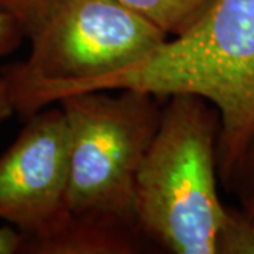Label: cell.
Masks as SVG:
<instances>
[{
	"mask_svg": "<svg viewBox=\"0 0 254 254\" xmlns=\"http://www.w3.org/2000/svg\"><path fill=\"white\" fill-rule=\"evenodd\" d=\"M123 88L193 93L212 103L220 116L218 175L227 188L254 133V0H215L185 34L86 91Z\"/></svg>",
	"mask_w": 254,
	"mask_h": 254,
	"instance_id": "obj_1",
	"label": "cell"
},
{
	"mask_svg": "<svg viewBox=\"0 0 254 254\" xmlns=\"http://www.w3.org/2000/svg\"><path fill=\"white\" fill-rule=\"evenodd\" d=\"M26 37L27 60L1 72L24 118L140 64L170 38L116 0H46Z\"/></svg>",
	"mask_w": 254,
	"mask_h": 254,
	"instance_id": "obj_2",
	"label": "cell"
},
{
	"mask_svg": "<svg viewBox=\"0 0 254 254\" xmlns=\"http://www.w3.org/2000/svg\"><path fill=\"white\" fill-rule=\"evenodd\" d=\"M136 180L138 226L174 254H215L225 205L218 193L220 116L208 100L174 93Z\"/></svg>",
	"mask_w": 254,
	"mask_h": 254,
	"instance_id": "obj_3",
	"label": "cell"
},
{
	"mask_svg": "<svg viewBox=\"0 0 254 254\" xmlns=\"http://www.w3.org/2000/svg\"><path fill=\"white\" fill-rule=\"evenodd\" d=\"M118 91L76 92L57 100L69 134L66 219L143 233L136 180L163 108L151 92Z\"/></svg>",
	"mask_w": 254,
	"mask_h": 254,
	"instance_id": "obj_4",
	"label": "cell"
},
{
	"mask_svg": "<svg viewBox=\"0 0 254 254\" xmlns=\"http://www.w3.org/2000/svg\"><path fill=\"white\" fill-rule=\"evenodd\" d=\"M0 155V219L24 235L23 253L66 220L69 134L64 110L43 108Z\"/></svg>",
	"mask_w": 254,
	"mask_h": 254,
	"instance_id": "obj_5",
	"label": "cell"
},
{
	"mask_svg": "<svg viewBox=\"0 0 254 254\" xmlns=\"http://www.w3.org/2000/svg\"><path fill=\"white\" fill-rule=\"evenodd\" d=\"M141 16L170 38L185 34L213 4L215 0H116Z\"/></svg>",
	"mask_w": 254,
	"mask_h": 254,
	"instance_id": "obj_6",
	"label": "cell"
},
{
	"mask_svg": "<svg viewBox=\"0 0 254 254\" xmlns=\"http://www.w3.org/2000/svg\"><path fill=\"white\" fill-rule=\"evenodd\" d=\"M215 254H254V216L242 208H225Z\"/></svg>",
	"mask_w": 254,
	"mask_h": 254,
	"instance_id": "obj_7",
	"label": "cell"
},
{
	"mask_svg": "<svg viewBox=\"0 0 254 254\" xmlns=\"http://www.w3.org/2000/svg\"><path fill=\"white\" fill-rule=\"evenodd\" d=\"M227 190L236 196L240 208L254 216V133Z\"/></svg>",
	"mask_w": 254,
	"mask_h": 254,
	"instance_id": "obj_8",
	"label": "cell"
},
{
	"mask_svg": "<svg viewBox=\"0 0 254 254\" xmlns=\"http://www.w3.org/2000/svg\"><path fill=\"white\" fill-rule=\"evenodd\" d=\"M24 37L23 24L13 14L0 10V57L13 53Z\"/></svg>",
	"mask_w": 254,
	"mask_h": 254,
	"instance_id": "obj_9",
	"label": "cell"
},
{
	"mask_svg": "<svg viewBox=\"0 0 254 254\" xmlns=\"http://www.w3.org/2000/svg\"><path fill=\"white\" fill-rule=\"evenodd\" d=\"M44 1L46 0H0V10L13 14L26 30V26Z\"/></svg>",
	"mask_w": 254,
	"mask_h": 254,
	"instance_id": "obj_10",
	"label": "cell"
},
{
	"mask_svg": "<svg viewBox=\"0 0 254 254\" xmlns=\"http://www.w3.org/2000/svg\"><path fill=\"white\" fill-rule=\"evenodd\" d=\"M24 235L13 226L0 227V254L23 253Z\"/></svg>",
	"mask_w": 254,
	"mask_h": 254,
	"instance_id": "obj_11",
	"label": "cell"
},
{
	"mask_svg": "<svg viewBox=\"0 0 254 254\" xmlns=\"http://www.w3.org/2000/svg\"><path fill=\"white\" fill-rule=\"evenodd\" d=\"M16 112L13 98L10 93L9 83L6 81L4 75L0 73V125Z\"/></svg>",
	"mask_w": 254,
	"mask_h": 254,
	"instance_id": "obj_12",
	"label": "cell"
}]
</instances>
